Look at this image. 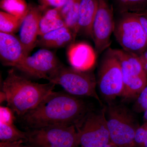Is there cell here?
Returning <instances> with one entry per match:
<instances>
[{"mask_svg": "<svg viewBox=\"0 0 147 147\" xmlns=\"http://www.w3.org/2000/svg\"><path fill=\"white\" fill-rule=\"evenodd\" d=\"M86 102L67 92H52L21 117L28 129L52 126H75L88 113Z\"/></svg>", "mask_w": 147, "mask_h": 147, "instance_id": "1", "label": "cell"}, {"mask_svg": "<svg viewBox=\"0 0 147 147\" xmlns=\"http://www.w3.org/2000/svg\"><path fill=\"white\" fill-rule=\"evenodd\" d=\"M55 85L50 82L40 84L32 82L11 69L3 82L2 92L9 107L21 117L35 108L53 92Z\"/></svg>", "mask_w": 147, "mask_h": 147, "instance_id": "2", "label": "cell"}, {"mask_svg": "<svg viewBox=\"0 0 147 147\" xmlns=\"http://www.w3.org/2000/svg\"><path fill=\"white\" fill-rule=\"evenodd\" d=\"M47 80L60 85L69 94L77 97H93L102 103L96 90L97 81L90 70L81 71L61 64L50 74Z\"/></svg>", "mask_w": 147, "mask_h": 147, "instance_id": "3", "label": "cell"}, {"mask_svg": "<svg viewBox=\"0 0 147 147\" xmlns=\"http://www.w3.org/2000/svg\"><path fill=\"white\" fill-rule=\"evenodd\" d=\"M105 111L111 142L119 147H134V135L139 126L131 111L123 105L111 103Z\"/></svg>", "mask_w": 147, "mask_h": 147, "instance_id": "4", "label": "cell"}, {"mask_svg": "<svg viewBox=\"0 0 147 147\" xmlns=\"http://www.w3.org/2000/svg\"><path fill=\"white\" fill-rule=\"evenodd\" d=\"M114 33L123 50L139 56L147 48V40L142 24L135 13L117 14Z\"/></svg>", "mask_w": 147, "mask_h": 147, "instance_id": "5", "label": "cell"}, {"mask_svg": "<svg viewBox=\"0 0 147 147\" xmlns=\"http://www.w3.org/2000/svg\"><path fill=\"white\" fill-rule=\"evenodd\" d=\"M104 52L98 68L97 84L100 94L109 103L122 96L123 78L120 63L114 49L108 48Z\"/></svg>", "mask_w": 147, "mask_h": 147, "instance_id": "6", "label": "cell"}, {"mask_svg": "<svg viewBox=\"0 0 147 147\" xmlns=\"http://www.w3.org/2000/svg\"><path fill=\"white\" fill-rule=\"evenodd\" d=\"M120 63L124 84L121 97L129 100L139 96L147 85V73L139 56L121 49H114Z\"/></svg>", "mask_w": 147, "mask_h": 147, "instance_id": "7", "label": "cell"}, {"mask_svg": "<svg viewBox=\"0 0 147 147\" xmlns=\"http://www.w3.org/2000/svg\"><path fill=\"white\" fill-rule=\"evenodd\" d=\"M24 144L28 147H78L75 125L52 126L27 130Z\"/></svg>", "mask_w": 147, "mask_h": 147, "instance_id": "8", "label": "cell"}, {"mask_svg": "<svg viewBox=\"0 0 147 147\" xmlns=\"http://www.w3.org/2000/svg\"><path fill=\"white\" fill-rule=\"evenodd\" d=\"M105 112V108L89 112L76 125L80 147H103L111 143Z\"/></svg>", "mask_w": 147, "mask_h": 147, "instance_id": "9", "label": "cell"}, {"mask_svg": "<svg viewBox=\"0 0 147 147\" xmlns=\"http://www.w3.org/2000/svg\"><path fill=\"white\" fill-rule=\"evenodd\" d=\"M114 13L109 0H98L97 11L92 30V39L98 55L109 48L115 27Z\"/></svg>", "mask_w": 147, "mask_h": 147, "instance_id": "10", "label": "cell"}, {"mask_svg": "<svg viewBox=\"0 0 147 147\" xmlns=\"http://www.w3.org/2000/svg\"><path fill=\"white\" fill-rule=\"evenodd\" d=\"M61 64L55 53L43 48L24 58L15 67L31 77L47 79Z\"/></svg>", "mask_w": 147, "mask_h": 147, "instance_id": "11", "label": "cell"}, {"mask_svg": "<svg viewBox=\"0 0 147 147\" xmlns=\"http://www.w3.org/2000/svg\"><path fill=\"white\" fill-rule=\"evenodd\" d=\"M47 8L40 5L29 3L26 14L19 30V38L28 55L35 47L38 36L40 22Z\"/></svg>", "mask_w": 147, "mask_h": 147, "instance_id": "12", "label": "cell"}, {"mask_svg": "<svg viewBox=\"0 0 147 147\" xmlns=\"http://www.w3.org/2000/svg\"><path fill=\"white\" fill-rule=\"evenodd\" d=\"M28 56L19 36L0 32V59L3 65L15 67Z\"/></svg>", "mask_w": 147, "mask_h": 147, "instance_id": "13", "label": "cell"}, {"mask_svg": "<svg viewBox=\"0 0 147 147\" xmlns=\"http://www.w3.org/2000/svg\"><path fill=\"white\" fill-rule=\"evenodd\" d=\"M95 50L86 42L71 43L67 50V59L71 67L81 71H89L96 60Z\"/></svg>", "mask_w": 147, "mask_h": 147, "instance_id": "14", "label": "cell"}, {"mask_svg": "<svg viewBox=\"0 0 147 147\" xmlns=\"http://www.w3.org/2000/svg\"><path fill=\"white\" fill-rule=\"evenodd\" d=\"M75 38L66 26L47 32L38 38L36 47L43 48H60L74 42Z\"/></svg>", "mask_w": 147, "mask_h": 147, "instance_id": "15", "label": "cell"}, {"mask_svg": "<svg viewBox=\"0 0 147 147\" xmlns=\"http://www.w3.org/2000/svg\"><path fill=\"white\" fill-rule=\"evenodd\" d=\"M98 7V0H82L79 8L78 34L92 38V30Z\"/></svg>", "mask_w": 147, "mask_h": 147, "instance_id": "16", "label": "cell"}, {"mask_svg": "<svg viewBox=\"0 0 147 147\" xmlns=\"http://www.w3.org/2000/svg\"><path fill=\"white\" fill-rule=\"evenodd\" d=\"M81 1L67 0L62 6L59 7L66 26L71 31L75 38L78 35V18Z\"/></svg>", "mask_w": 147, "mask_h": 147, "instance_id": "17", "label": "cell"}, {"mask_svg": "<svg viewBox=\"0 0 147 147\" xmlns=\"http://www.w3.org/2000/svg\"><path fill=\"white\" fill-rule=\"evenodd\" d=\"M64 26H66L65 23L61 16L59 7L46 9L40 22L38 37Z\"/></svg>", "mask_w": 147, "mask_h": 147, "instance_id": "18", "label": "cell"}, {"mask_svg": "<svg viewBox=\"0 0 147 147\" xmlns=\"http://www.w3.org/2000/svg\"><path fill=\"white\" fill-rule=\"evenodd\" d=\"M117 14L130 12L141 13L147 8V0H109Z\"/></svg>", "mask_w": 147, "mask_h": 147, "instance_id": "19", "label": "cell"}, {"mask_svg": "<svg viewBox=\"0 0 147 147\" xmlns=\"http://www.w3.org/2000/svg\"><path fill=\"white\" fill-rule=\"evenodd\" d=\"M26 139V131H21L13 123L0 122V142H25Z\"/></svg>", "mask_w": 147, "mask_h": 147, "instance_id": "20", "label": "cell"}, {"mask_svg": "<svg viewBox=\"0 0 147 147\" xmlns=\"http://www.w3.org/2000/svg\"><path fill=\"white\" fill-rule=\"evenodd\" d=\"M28 5L25 0H1V9L6 12L23 20L28 10Z\"/></svg>", "mask_w": 147, "mask_h": 147, "instance_id": "21", "label": "cell"}, {"mask_svg": "<svg viewBox=\"0 0 147 147\" xmlns=\"http://www.w3.org/2000/svg\"><path fill=\"white\" fill-rule=\"evenodd\" d=\"M23 20L5 11H1L0 32L15 33L20 30Z\"/></svg>", "mask_w": 147, "mask_h": 147, "instance_id": "22", "label": "cell"}, {"mask_svg": "<svg viewBox=\"0 0 147 147\" xmlns=\"http://www.w3.org/2000/svg\"><path fill=\"white\" fill-rule=\"evenodd\" d=\"M147 132V122H146L136 130L134 137V147H144Z\"/></svg>", "mask_w": 147, "mask_h": 147, "instance_id": "23", "label": "cell"}, {"mask_svg": "<svg viewBox=\"0 0 147 147\" xmlns=\"http://www.w3.org/2000/svg\"><path fill=\"white\" fill-rule=\"evenodd\" d=\"M147 109V85L136 99L133 110L137 113L144 112Z\"/></svg>", "mask_w": 147, "mask_h": 147, "instance_id": "24", "label": "cell"}, {"mask_svg": "<svg viewBox=\"0 0 147 147\" xmlns=\"http://www.w3.org/2000/svg\"><path fill=\"white\" fill-rule=\"evenodd\" d=\"M13 110L9 107H0V122L13 123L15 117Z\"/></svg>", "mask_w": 147, "mask_h": 147, "instance_id": "25", "label": "cell"}, {"mask_svg": "<svg viewBox=\"0 0 147 147\" xmlns=\"http://www.w3.org/2000/svg\"><path fill=\"white\" fill-rule=\"evenodd\" d=\"M40 5L47 8L49 7L53 8L62 6L67 0H38Z\"/></svg>", "mask_w": 147, "mask_h": 147, "instance_id": "26", "label": "cell"}, {"mask_svg": "<svg viewBox=\"0 0 147 147\" xmlns=\"http://www.w3.org/2000/svg\"><path fill=\"white\" fill-rule=\"evenodd\" d=\"M136 14L143 27L147 40V15L144 12L137 13Z\"/></svg>", "mask_w": 147, "mask_h": 147, "instance_id": "27", "label": "cell"}, {"mask_svg": "<svg viewBox=\"0 0 147 147\" xmlns=\"http://www.w3.org/2000/svg\"><path fill=\"white\" fill-rule=\"evenodd\" d=\"M23 141L11 142H0V147H28Z\"/></svg>", "mask_w": 147, "mask_h": 147, "instance_id": "28", "label": "cell"}, {"mask_svg": "<svg viewBox=\"0 0 147 147\" xmlns=\"http://www.w3.org/2000/svg\"><path fill=\"white\" fill-rule=\"evenodd\" d=\"M139 56L144 68L147 73V48Z\"/></svg>", "mask_w": 147, "mask_h": 147, "instance_id": "29", "label": "cell"}, {"mask_svg": "<svg viewBox=\"0 0 147 147\" xmlns=\"http://www.w3.org/2000/svg\"><path fill=\"white\" fill-rule=\"evenodd\" d=\"M143 119H144V122H147V109L144 112V117H143Z\"/></svg>", "mask_w": 147, "mask_h": 147, "instance_id": "30", "label": "cell"}, {"mask_svg": "<svg viewBox=\"0 0 147 147\" xmlns=\"http://www.w3.org/2000/svg\"><path fill=\"white\" fill-rule=\"evenodd\" d=\"M103 147H119L117 146H116L115 144H113V143L111 142L110 144L106 145V146H104Z\"/></svg>", "mask_w": 147, "mask_h": 147, "instance_id": "31", "label": "cell"}, {"mask_svg": "<svg viewBox=\"0 0 147 147\" xmlns=\"http://www.w3.org/2000/svg\"><path fill=\"white\" fill-rule=\"evenodd\" d=\"M144 147H147V132L146 136V140H145L144 144Z\"/></svg>", "mask_w": 147, "mask_h": 147, "instance_id": "32", "label": "cell"}, {"mask_svg": "<svg viewBox=\"0 0 147 147\" xmlns=\"http://www.w3.org/2000/svg\"><path fill=\"white\" fill-rule=\"evenodd\" d=\"M144 12V13L145 14H146V15H147V8L146 9V10H145V11H144V12Z\"/></svg>", "mask_w": 147, "mask_h": 147, "instance_id": "33", "label": "cell"}]
</instances>
